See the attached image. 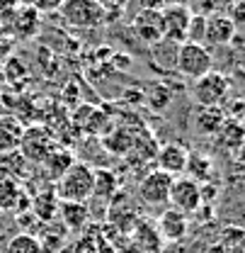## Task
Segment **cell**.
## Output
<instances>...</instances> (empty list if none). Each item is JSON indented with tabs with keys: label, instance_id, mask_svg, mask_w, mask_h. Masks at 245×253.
Here are the masks:
<instances>
[{
	"label": "cell",
	"instance_id": "obj_1",
	"mask_svg": "<svg viewBox=\"0 0 245 253\" xmlns=\"http://www.w3.org/2000/svg\"><path fill=\"white\" fill-rule=\"evenodd\" d=\"M92 183H95V168L75 161L56 180L54 192L61 202H88L92 200Z\"/></svg>",
	"mask_w": 245,
	"mask_h": 253
},
{
	"label": "cell",
	"instance_id": "obj_2",
	"mask_svg": "<svg viewBox=\"0 0 245 253\" xmlns=\"http://www.w3.org/2000/svg\"><path fill=\"white\" fill-rule=\"evenodd\" d=\"M59 12L63 22L73 30H97L107 22L105 10L95 0H66Z\"/></svg>",
	"mask_w": 245,
	"mask_h": 253
},
{
	"label": "cell",
	"instance_id": "obj_3",
	"mask_svg": "<svg viewBox=\"0 0 245 253\" xmlns=\"http://www.w3.org/2000/svg\"><path fill=\"white\" fill-rule=\"evenodd\" d=\"M231 95V78L221 71H209L192 85V97L199 107H221Z\"/></svg>",
	"mask_w": 245,
	"mask_h": 253
},
{
	"label": "cell",
	"instance_id": "obj_4",
	"mask_svg": "<svg viewBox=\"0 0 245 253\" xmlns=\"http://www.w3.org/2000/svg\"><path fill=\"white\" fill-rule=\"evenodd\" d=\"M175 71L182 73L184 78H202L207 76L209 71H214V56L211 51L204 46V44H192V42H184L177 49V63H175Z\"/></svg>",
	"mask_w": 245,
	"mask_h": 253
},
{
	"label": "cell",
	"instance_id": "obj_5",
	"mask_svg": "<svg viewBox=\"0 0 245 253\" xmlns=\"http://www.w3.org/2000/svg\"><path fill=\"white\" fill-rule=\"evenodd\" d=\"M170 188H173V175L153 168L139 180L136 197L148 207H165L170 200Z\"/></svg>",
	"mask_w": 245,
	"mask_h": 253
},
{
	"label": "cell",
	"instance_id": "obj_6",
	"mask_svg": "<svg viewBox=\"0 0 245 253\" xmlns=\"http://www.w3.org/2000/svg\"><path fill=\"white\" fill-rule=\"evenodd\" d=\"M168 205L182 214H197L202 207V185L197 180H192L189 175H177L173 178V188H170V200Z\"/></svg>",
	"mask_w": 245,
	"mask_h": 253
},
{
	"label": "cell",
	"instance_id": "obj_7",
	"mask_svg": "<svg viewBox=\"0 0 245 253\" xmlns=\"http://www.w3.org/2000/svg\"><path fill=\"white\" fill-rule=\"evenodd\" d=\"M56 149V141L51 136V131L44 125H32L25 126V136L20 144V154L27 158V163H41Z\"/></svg>",
	"mask_w": 245,
	"mask_h": 253
},
{
	"label": "cell",
	"instance_id": "obj_8",
	"mask_svg": "<svg viewBox=\"0 0 245 253\" xmlns=\"http://www.w3.org/2000/svg\"><path fill=\"white\" fill-rule=\"evenodd\" d=\"M163 39H170L175 44L187 42V30H189V20H192V10L189 5H163Z\"/></svg>",
	"mask_w": 245,
	"mask_h": 253
},
{
	"label": "cell",
	"instance_id": "obj_9",
	"mask_svg": "<svg viewBox=\"0 0 245 253\" xmlns=\"http://www.w3.org/2000/svg\"><path fill=\"white\" fill-rule=\"evenodd\" d=\"M131 32L141 44H155L163 39V12L153 7H141L134 20H131Z\"/></svg>",
	"mask_w": 245,
	"mask_h": 253
},
{
	"label": "cell",
	"instance_id": "obj_10",
	"mask_svg": "<svg viewBox=\"0 0 245 253\" xmlns=\"http://www.w3.org/2000/svg\"><path fill=\"white\" fill-rule=\"evenodd\" d=\"M5 27L15 42L17 39H34L41 32V12L34 10L32 5H17L15 15L10 17V22Z\"/></svg>",
	"mask_w": 245,
	"mask_h": 253
},
{
	"label": "cell",
	"instance_id": "obj_11",
	"mask_svg": "<svg viewBox=\"0 0 245 253\" xmlns=\"http://www.w3.org/2000/svg\"><path fill=\"white\" fill-rule=\"evenodd\" d=\"M187 158H189V149L177 141H170L155 151V166H158V170L177 178V175H184V170H187Z\"/></svg>",
	"mask_w": 245,
	"mask_h": 253
},
{
	"label": "cell",
	"instance_id": "obj_12",
	"mask_svg": "<svg viewBox=\"0 0 245 253\" xmlns=\"http://www.w3.org/2000/svg\"><path fill=\"white\" fill-rule=\"evenodd\" d=\"M155 226H158V234L163 236V241H170V244H173V241H182L184 236H187L189 219H187V214L173 210V207H168V210L160 212Z\"/></svg>",
	"mask_w": 245,
	"mask_h": 253
},
{
	"label": "cell",
	"instance_id": "obj_13",
	"mask_svg": "<svg viewBox=\"0 0 245 253\" xmlns=\"http://www.w3.org/2000/svg\"><path fill=\"white\" fill-rule=\"evenodd\" d=\"M236 25L228 20L226 12H216L207 17V32H204V42L214 44V46H226L236 39Z\"/></svg>",
	"mask_w": 245,
	"mask_h": 253
},
{
	"label": "cell",
	"instance_id": "obj_14",
	"mask_svg": "<svg viewBox=\"0 0 245 253\" xmlns=\"http://www.w3.org/2000/svg\"><path fill=\"white\" fill-rule=\"evenodd\" d=\"M25 136V125L17 115L5 112L0 117V154H10V151H20Z\"/></svg>",
	"mask_w": 245,
	"mask_h": 253
},
{
	"label": "cell",
	"instance_id": "obj_15",
	"mask_svg": "<svg viewBox=\"0 0 245 253\" xmlns=\"http://www.w3.org/2000/svg\"><path fill=\"white\" fill-rule=\"evenodd\" d=\"M134 244H136V249L141 253H160L163 251V236L158 234V226H155V221H136L134 224Z\"/></svg>",
	"mask_w": 245,
	"mask_h": 253
},
{
	"label": "cell",
	"instance_id": "obj_16",
	"mask_svg": "<svg viewBox=\"0 0 245 253\" xmlns=\"http://www.w3.org/2000/svg\"><path fill=\"white\" fill-rule=\"evenodd\" d=\"M56 217H61L66 229L78 231V229H83L88 224L90 210H88L85 202H59V214Z\"/></svg>",
	"mask_w": 245,
	"mask_h": 253
},
{
	"label": "cell",
	"instance_id": "obj_17",
	"mask_svg": "<svg viewBox=\"0 0 245 253\" xmlns=\"http://www.w3.org/2000/svg\"><path fill=\"white\" fill-rule=\"evenodd\" d=\"M177 49H180V44H175V42H170V39H160V42L151 44V59H153V66L160 68V71H165V73L175 71Z\"/></svg>",
	"mask_w": 245,
	"mask_h": 253
},
{
	"label": "cell",
	"instance_id": "obj_18",
	"mask_svg": "<svg viewBox=\"0 0 245 253\" xmlns=\"http://www.w3.org/2000/svg\"><path fill=\"white\" fill-rule=\"evenodd\" d=\"M226 122V112L223 107H199L197 117H194V126L199 134L204 136H216L218 129Z\"/></svg>",
	"mask_w": 245,
	"mask_h": 253
},
{
	"label": "cell",
	"instance_id": "obj_19",
	"mask_svg": "<svg viewBox=\"0 0 245 253\" xmlns=\"http://www.w3.org/2000/svg\"><path fill=\"white\" fill-rule=\"evenodd\" d=\"M119 190V180L114 175V170L109 168H95V183H92V197L102 200V202H112L114 195Z\"/></svg>",
	"mask_w": 245,
	"mask_h": 253
},
{
	"label": "cell",
	"instance_id": "obj_20",
	"mask_svg": "<svg viewBox=\"0 0 245 253\" xmlns=\"http://www.w3.org/2000/svg\"><path fill=\"white\" fill-rule=\"evenodd\" d=\"M27 158L22 156L20 151H10V154H0V175L2 178H10V180H22L27 175Z\"/></svg>",
	"mask_w": 245,
	"mask_h": 253
},
{
	"label": "cell",
	"instance_id": "obj_21",
	"mask_svg": "<svg viewBox=\"0 0 245 253\" xmlns=\"http://www.w3.org/2000/svg\"><path fill=\"white\" fill-rule=\"evenodd\" d=\"M73 163H75L73 154H70V151H66V149H59V146H56L49 156L41 161V166H44V170L51 175V180H59V178H61Z\"/></svg>",
	"mask_w": 245,
	"mask_h": 253
},
{
	"label": "cell",
	"instance_id": "obj_22",
	"mask_svg": "<svg viewBox=\"0 0 245 253\" xmlns=\"http://www.w3.org/2000/svg\"><path fill=\"white\" fill-rule=\"evenodd\" d=\"M211 173H214V163H211V158L207 156V154H192V151H189L184 175H189L192 180H197V183L202 185V183H209Z\"/></svg>",
	"mask_w": 245,
	"mask_h": 253
},
{
	"label": "cell",
	"instance_id": "obj_23",
	"mask_svg": "<svg viewBox=\"0 0 245 253\" xmlns=\"http://www.w3.org/2000/svg\"><path fill=\"white\" fill-rule=\"evenodd\" d=\"M22 188L17 180L2 178L0 175V212H10V210H22Z\"/></svg>",
	"mask_w": 245,
	"mask_h": 253
},
{
	"label": "cell",
	"instance_id": "obj_24",
	"mask_svg": "<svg viewBox=\"0 0 245 253\" xmlns=\"http://www.w3.org/2000/svg\"><path fill=\"white\" fill-rule=\"evenodd\" d=\"M102 144L107 151H112L114 156H126L131 149H134V136L126 131V129H112L107 136H102Z\"/></svg>",
	"mask_w": 245,
	"mask_h": 253
},
{
	"label": "cell",
	"instance_id": "obj_25",
	"mask_svg": "<svg viewBox=\"0 0 245 253\" xmlns=\"http://www.w3.org/2000/svg\"><path fill=\"white\" fill-rule=\"evenodd\" d=\"M5 253H44V251H41V241H39L34 234L20 231V234H15V236L7 241Z\"/></svg>",
	"mask_w": 245,
	"mask_h": 253
},
{
	"label": "cell",
	"instance_id": "obj_26",
	"mask_svg": "<svg viewBox=\"0 0 245 253\" xmlns=\"http://www.w3.org/2000/svg\"><path fill=\"white\" fill-rule=\"evenodd\" d=\"M218 141L223 144V146H228V149H233V151H238L241 146L245 144V126H241L238 122H231V120H226L223 126L218 129Z\"/></svg>",
	"mask_w": 245,
	"mask_h": 253
},
{
	"label": "cell",
	"instance_id": "obj_27",
	"mask_svg": "<svg viewBox=\"0 0 245 253\" xmlns=\"http://www.w3.org/2000/svg\"><path fill=\"white\" fill-rule=\"evenodd\" d=\"M204 32H207V17L194 12L189 20V30H187V42L192 44H204Z\"/></svg>",
	"mask_w": 245,
	"mask_h": 253
},
{
	"label": "cell",
	"instance_id": "obj_28",
	"mask_svg": "<svg viewBox=\"0 0 245 253\" xmlns=\"http://www.w3.org/2000/svg\"><path fill=\"white\" fill-rule=\"evenodd\" d=\"M95 2L105 10L107 22H109V20H114V17H119L124 10H126V5H129V0H95Z\"/></svg>",
	"mask_w": 245,
	"mask_h": 253
},
{
	"label": "cell",
	"instance_id": "obj_29",
	"mask_svg": "<svg viewBox=\"0 0 245 253\" xmlns=\"http://www.w3.org/2000/svg\"><path fill=\"white\" fill-rule=\"evenodd\" d=\"M226 120L238 122L241 126H245V97H236V100H231L228 112H226Z\"/></svg>",
	"mask_w": 245,
	"mask_h": 253
},
{
	"label": "cell",
	"instance_id": "obj_30",
	"mask_svg": "<svg viewBox=\"0 0 245 253\" xmlns=\"http://www.w3.org/2000/svg\"><path fill=\"white\" fill-rule=\"evenodd\" d=\"M226 15H228V20H231L236 27L245 25V0H233V2L226 7Z\"/></svg>",
	"mask_w": 245,
	"mask_h": 253
},
{
	"label": "cell",
	"instance_id": "obj_31",
	"mask_svg": "<svg viewBox=\"0 0 245 253\" xmlns=\"http://www.w3.org/2000/svg\"><path fill=\"white\" fill-rule=\"evenodd\" d=\"M66 0H20V5H32L39 12H56L61 10V5Z\"/></svg>",
	"mask_w": 245,
	"mask_h": 253
},
{
	"label": "cell",
	"instance_id": "obj_32",
	"mask_svg": "<svg viewBox=\"0 0 245 253\" xmlns=\"http://www.w3.org/2000/svg\"><path fill=\"white\" fill-rule=\"evenodd\" d=\"M153 97H155V100H151V105H153L155 110H163V107H168V102H170L173 93H170V90H168L165 85H155Z\"/></svg>",
	"mask_w": 245,
	"mask_h": 253
},
{
	"label": "cell",
	"instance_id": "obj_33",
	"mask_svg": "<svg viewBox=\"0 0 245 253\" xmlns=\"http://www.w3.org/2000/svg\"><path fill=\"white\" fill-rule=\"evenodd\" d=\"M17 5H20V0H0V25L10 22V17L15 15Z\"/></svg>",
	"mask_w": 245,
	"mask_h": 253
},
{
	"label": "cell",
	"instance_id": "obj_34",
	"mask_svg": "<svg viewBox=\"0 0 245 253\" xmlns=\"http://www.w3.org/2000/svg\"><path fill=\"white\" fill-rule=\"evenodd\" d=\"M12 46H15V39L7 32H0V59H7L10 51H12Z\"/></svg>",
	"mask_w": 245,
	"mask_h": 253
},
{
	"label": "cell",
	"instance_id": "obj_35",
	"mask_svg": "<svg viewBox=\"0 0 245 253\" xmlns=\"http://www.w3.org/2000/svg\"><path fill=\"white\" fill-rule=\"evenodd\" d=\"M233 76L241 78V81H245V56H241V59L236 61V66H233Z\"/></svg>",
	"mask_w": 245,
	"mask_h": 253
},
{
	"label": "cell",
	"instance_id": "obj_36",
	"mask_svg": "<svg viewBox=\"0 0 245 253\" xmlns=\"http://www.w3.org/2000/svg\"><path fill=\"white\" fill-rule=\"evenodd\" d=\"M143 7H153V10H160L163 7V0H141Z\"/></svg>",
	"mask_w": 245,
	"mask_h": 253
},
{
	"label": "cell",
	"instance_id": "obj_37",
	"mask_svg": "<svg viewBox=\"0 0 245 253\" xmlns=\"http://www.w3.org/2000/svg\"><path fill=\"white\" fill-rule=\"evenodd\" d=\"M163 5H187V0H163Z\"/></svg>",
	"mask_w": 245,
	"mask_h": 253
},
{
	"label": "cell",
	"instance_id": "obj_38",
	"mask_svg": "<svg viewBox=\"0 0 245 253\" xmlns=\"http://www.w3.org/2000/svg\"><path fill=\"white\" fill-rule=\"evenodd\" d=\"M238 161H241V163H245V144L238 149Z\"/></svg>",
	"mask_w": 245,
	"mask_h": 253
},
{
	"label": "cell",
	"instance_id": "obj_39",
	"mask_svg": "<svg viewBox=\"0 0 245 253\" xmlns=\"http://www.w3.org/2000/svg\"><path fill=\"white\" fill-rule=\"evenodd\" d=\"M216 2H218V7H221V10H223V7H228V5H231V2H233V0H216Z\"/></svg>",
	"mask_w": 245,
	"mask_h": 253
},
{
	"label": "cell",
	"instance_id": "obj_40",
	"mask_svg": "<svg viewBox=\"0 0 245 253\" xmlns=\"http://www.w3.org/2000/svg\"><path fill=\"white\" fill-rule=\"evenodd\" d=\"M5 112H7V110H5V100H2V97H0V117H2V115H5Z\"/></svg>",
	"mask_w": 245,
	"mask_h": 253
},
{
	"label": "cell",
	"instance_id": "obj_41",
	"mask_svg": "<svg viewBox=\"0 0 245 253\" xmlns=\"http://www.w3.org/2000/svg\"><path fill=\"white\" fill-rule=\"evenodd\" d=\"M2 78H5V73H2V66H0V83H2Z\"/></svg>",
	"mask_w": 245,
	"mask_h": 253
}]
</instances>
